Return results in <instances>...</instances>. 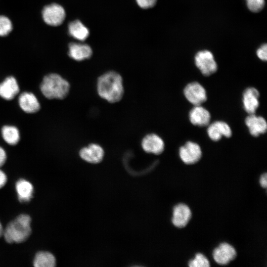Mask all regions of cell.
I'll use <instances>...</instances> for the list:
<instances>
[{"label":"cell","instance_id":"obj_29","mask_svg":"<svg viewBox=\"0 0 267 267\" xmlns=\"http://www.w3.org/2000/svg\"><path fill=\"white\" fill-rule=\"evenodd\" d=\"M7 181V176L2 170H0V188L3 187Z\"/></svg>","mask_w":267,"mask_h":267},{"label":"cell","instance_id":"obj_5","mask_svg":"<svg viewBox=\"0 0 267 267\" xmlns=\"http://www.w3.org/2000/svg\"><path fill=\"white\" fill-rule=\"evenodd\" d=\"M44 22L48 25L57 26L64 21L66 13L64 8L57 3L45 6L42 11Z\"/></svg>","mask_w":267,"mask_h":267},{"label":"cell","instance_id":"obj_3","mask_svg":"<svg viewBox=\"0 0 267 267\" xmlns=\"http://www.w3.org/2000/svg\"><path fill=\"white\" fill-rule=\"evenodd\" d=\"M40 89L43 94L48 99H62L69 92L70 84L60 75L52 73L44 77Z\"/></svg>","mask_w":267,"mask_h":267},{"label":"cell","instance_id":"obj_22","mask_svg":"<svg viewBox=\"0 0 267 267\" xmlns=\"http://www.w3.org/2000/svg\"><path fill=\"white\" fill-rule=\"evenodd\" d=\"M1 134L4 140L9 145H16L20 140L19 131L13 126H3L1 129Z\"/></svg>","mask_w":267,"mask_h":267},{"label":"cell","instance_id":"obj_14","mask_svg":"<svg viewBox=\"0 0 267 267\" xmlns=\"http://www.w3.org/2000/svg\"><path fill=\"white\" fill-rule=\"evenodd\" d=\"M245 122L250 134L254 136H258L267 131V122L262 116H257L255 114H249Z\"/></svg>","mask_w":267,"mask_h":267},{"label":"cell","instance_id":"obj_6","mask_svg":"<svg viewBox=\"0 0 267 267\" xmlns=\"http://www.w3.org/2000/svg\"><path fill=\"white\" fill-rule=\"evenodd\" d=\"M183 93L186 99L194 106L202 104L207 99L205 88L198 82L187 84L184 89Z\"/></svg>","mask_w":267,"mask_h":267},{"label":"cell","instance_id":"obj_4","mask_svg":"<svg viewBox=\"0 0 267 267\" xmlns=\"http://www.w3.org/2000/svg\"><path fill=\"white\" fill-rule=\"evenodd\" d=\"M195 63L201 73L206 76L216 72L218 66L211 52L207 50L198 51L195 56Z\"/></svg>","mask_w":267,"mask_h":267},{"label":"cell","instance_id":"obj_28","mask_svg":"<svg viewBox=\"0 0 267 267\" xmlns=\"http://www.w3.org/2000/svg\"><path fill=\"white\" fill-rule=\"evenodd\" d=\"M6 160V154L2 147L0 146V167L4 165Z\"/></svg>","mask_w":267,"mask_h":267},{"label":"cell","instance_id":"obj_17","mask_svg":"<svg viewBox=\"0 0 267 267\" xmlns=\"http://www.w3.org/2000/svg\"><path fill=\"white\" fill-rule=\"evenodd\" d=\"M19 92V85L14 77L9 76L0 83V96L5 100H12Z\"/></svg>","mask_w":267,"mask_h":267},{"label":"cell","instance_id":"obj_31","mask_svg":"<svg viewBox=\"0 0 267 267\" xmlns=\"http://www.w3.org/2000/svg\"><path fill=\"white\" fill-rule=\"evenodd\" d=\"M3 230L2 228V226L0 222V237L3 234Z\"/></svg>","mask_w":267,"mask_h":267},{"label":"cell","instance_id":"obj_1","mask_svg":"<svg viewBox=\"0 0 267 267\" xmlns=\"http://www.w3.org/2000/svg\"><path fill=\"white\" fill-rule=\"evenodd\" d=\"M96 87L99 96L110 103L119 101L124 93L122 77L115 71H108L99 76Z\"/></svg>","mask_w":267,"mask_h":267},{"label":"cell","instance_id":"obj_19","mask_svg":"<svg viewBox=\"0 0 267 267\" xmlns=\"http://www.w3.org/2000/svg\"><path fill=\"white\" fill-rule=\"evenodd\" d=\"M15 190L18 199L21 203L28 202L33 197V185L25 179L21 178L17 181L15 183Z\"/></svg>","mask_w":267,"mask_h":267},{"label":"cell","instance_id":"obj_2","mask_svg":"<svg viewBox=\"0 0 267 267\" xmlns=\"http://www.w3.org/2000/svg\"><path fill=\"white\" fill-rule=\"evenodd\" d=\"M31 218L27 214H21L10 222L3 234L5 241L9 243H20L25 241L30 236L32 230Z\"/></svg>","mask_w":267,"mask_h":267},{"label":"cell","instance_id":"obj_27","mask_svg":"<svg viewBox=\"0 0 267 267\" xmlns=\"http://www.w3.org/2000/svg\"><path fill=\"white\" fill-rule=\"evenodd\" d=\"M258 57L262 60L267 61V44L262 45L257 50Z\"/></svg>","mask_w":267,"mask_h":267},{"label":"cell","instance_id":"obj_10","mask_svg":"<svg viewBox=\"0 0 267 267\" xmlns=\"http://www.w3.org/2000/svg\"><path fill=\"white\" fill-rule=\"evenodd\" d=\"M79 155L81 158L85 161L90 163L97 164L102 160L104 151L99 144L91 143L81 148Z\"/></svg>","mask_w":267,"mask_h":267},{"label":"cell","instance_id":"obj_9","mask_svg":"<svg viewBox=\"0 0 267 267\" xmlns=\"http://www.w3.org/2000/svg\"><path fill=\"white\" fill-rule=\"evenodd\" d=\"M141 145L146 152L155 155L162 153L165 148V143L162 138L158 135L152 133L143 137Z\"/></svg>","mask_w":267,"mask_h":267},{"label":"cell","instance_id":"obj_12","mask_svg":"<svg viewBox=\"0 0 267 267\" xmlns=\"http://www.w3.org/2000/svg\"><path fill=\"white\" fill-rule=\"evenodd\" d=\"M208 126V135L210 138L213 141H218L222 136L229 137L232 135L230 127L223 121H215Z\"/></svg>","mask_w":267,"mask_h":267},{"label":"cell","instance_id":"obj_20","mask_svg":"<svg viewBox=\"0 0 267 267\" xmlns=\"http://www.w3.org/2000/svg\"><path fill=\"white\" fill-rule=\"evenodd\" d=\"M69 34L73 38L81 41H85L89 36V29L81 21L76 20L68 25Z\"/></svg>","mask_w":267,"mask_h":267},{"label":"cell","instance_id":"obj_16","mask_svg":"<svg viewBox=\"0 0 267 267\" xmlns=\"http://www.w3.org/2000/svg\"><path fill=\"white\" fill-rule=\"evenodd\" d=\"M18 103L21 109L27 113H34L40 109V104L34 94L23 92L18 97Z\"/></svg>","mask_w":267,"mask_h":267},{"label":"cell","instance_id":"obj_7","mask_svg":"<svg viewBox=\"0 0 267 267\" xmlns=\"http://www.w3.org/2000/svg\"><path fill=\"white\" fill-rule=\"evenodd\" d=\"M179 156L185 164H193L201 159L202 150L197 143L189 141L179 148Z\"/></svg>","mask_w":267,"mask_h":267},{"label":"cell","instance_id":"obj_18","mask_svg":"<svg viewBox=\"0 0 267 267\" xmlns=\"http://www.w3.org/2000/svg\"><path fill=\"white\" fill-rule=\"evenodd\" d=\"M92 53L91 47L87 44L72 43L69 45V56L76 61L89 59Z\"/></svg>","mask_w":267,"mask_h":267},{"label":"cell","instance_id":"obj_13","mask_svg":"<svg viewBox=\"0 0 267 267\" xmlns=\"http://www.w3.org/2000/svg\"><path fill=\"white\" fill-rule=\"evenodd\" d=\"M191 218V211L189 207L182 203L178 204L173 209L172 222L178 228L185 226Z\"/></svg>","mask_w":267,"mask_h":267},{"label":"cell","instance_id":"obj_23","mask_svg":"<svg viewBox=\"0 0 267 267\" xmlns=\"http://www.w3.org/2000/svg\"><path fill=\"white\" fill-rule=\"evenodd\" d=\"M190 267H209L210 262L208 259L202 254H197L195 258L188 263Z\"/></svg>","mask_w":267,"mask_h":267},{"label":"cell","instance_id":"obj_15","mask_svg":"<svg viewBox=\"0 0 267 267\" xmlns=\"http://www.w3.org/2000/svg\"><path fill=\"white\" fill-rule=\"evenodd\" d=\"M189 119L193 125L204 127L209 124L211 115L208 110L201 105H195L189 112Z\"/></svg>","mask_w":267,"mask_h":267},{"label":"cell","instance_id":"obj_11","mask_svg":"<svg viewBox=\"0 0 267 267\" xmlns=\"http://www.w3.org/2000/svg\"><path fill=\"white\" fill-rule=\"evenodd\" d=\"M260 94L253 87L248 88L243 93L242 103L244 110L249 114H255L259 106Z\"/></svg>","mask_w":267,"mask_h":267},{"label":"cell","instance_id":"obj_26","mask_svg":"<svg viewBox=\"0 0 267 267\" xmlns=\"http://www.w3.org/2000/svg\"><path fill=\"white\" fill-rule=\"evenodd\" d=\"M138 5L143 9H148L153 7L157 0H136Z\"/></svg>","mask_w":267,"mask_h":267},{"label":"cell","instance_id":"obj_8","mask_svg":"<svg viewBox=\"0 0 267 267\" xmlns=\"http://www.w3.org/2000/svg\"><path fill=\"white\" fill-rule=\"evenodd\" d=\"M234 248L227 243H222L213 252L215 261L220 265H225L234 260L236 256Z\"/></svg>","mask_w":267,"mask_h":267},{"label":"cell","instance_id":"obj_30","mask_svg":"<svg viewBox=\"0 0 267 267\" xmlns=\"http://www.w3.org/2000/svg\"><path fill=\"white\" fill-rule=\"evenodd\" d=\"M260 183L261 185L264 187L266 188L267 186V174H263L260 178Z\"/></svg>","mask_w":267,"mask_h":267},{"label":"cell","instance_id":"obj_24","mask_svg":"<svg viewBox=\"0 0 267 267\" xmlns=\"http://www.w3.org/2000/svg\"><path fill=\"white\" fill-rule=\"evenodd\" d=\"M12 30V24L10 20L4 15H0V36L8 35Z\"/></svg>","mask_w":267,"mask_h":267},{"label":"cell","instance_id":"obj_21","mask_svg":"<svg viewBox=\"0 0 267 267\" xmlns=\"http://www.w3.org/2000/svg\"><path fill=\"white\" fill-rule=\"evenodd\" d=\"M55 264L56 260L54 256L47 251L38 252L33 261V265L36 267H53Z\"/></svg>","mask_w":267,"mask_h":267},{"label":"cell","instance_id":"obj_25","mask_svg":"<svg viewBox=\"0 0 267 267\" xmlns=\"http://www.w3.org/2000/svg\"><path fill=\"white\" fill-rule=\"evenodd\" d=\"M248 9L253 12L261 11L265 4V0H246Z\"/></svg>","mask_w":267,"mask_h":267}]
</instances>
